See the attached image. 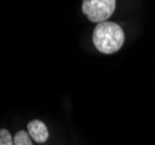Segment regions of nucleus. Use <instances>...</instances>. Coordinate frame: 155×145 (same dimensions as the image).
I'll return each mask as SVG.
<instances>
[{
	"label": "nucleus",
	"mask_w": 155,
	"mask_h": 145,
	"mask_svg": "<svg viewBox=\"0 0 155 145\" xmlns=\"http://www.w3.org/2000/svg\"><path fill=\"white\" fill-rule=\"evenodd\" d=\"M92 41L98 51L101 54L111 55L120 50L125 42V34L118 23L104 21L96 26Z\"/></svg>",
	"instance_id": "f257e3e1"
},
{
	"label": "nucleus",
	"mask_w": 155,
	"mask_h": 145,
	"mask_svg": "<svg viewBox=\"0 0 155 145\" xmlns=\"http://www.w3.org/2000/svg\"><path fill=\"white\" fill-rule=\"evenodd\" d=\"M116 0H83L82 12L91 22L101 23L114 13Z\"/></svg>",
	"instance_id": "f03ea898"
},
{
	"label": "nucleus",
	"mask_w": 155,
	"mask_h": 145,
	"mask_svg": "<svg viewBox=\"0 0 155 145\" xmlns=\"http://www.w3.org/2000/svg\"><path fill=\"white\" fill-rule=\"evenodd\" d=\"M27 128H28V134L31 139H34L38 143H45L49 137V132H48L46 124L40 120L31 121L28 123Z\"/></svg>",
	"instance_id": "7ed1b4c3"
},
{
	"label": "nucleus",
	"mask_w": 155,
	"mask_h": 145,
	"mask_svg": "<svg viewBox=\"0 0 155 145\" xmlns=\"http://www.w3.org/2000/svg\"><path fill=\"white\" fill-rule=\"evenodd\" d=\"M14 145H33L31 143V137L29 134L25 130L18 131L14 136Z\"/></svg>",
	"instance_id": "20e7f679"
},
{
	"label": "nucleus",
	"mask_w": 155,
	"mask_h": 145,
	"mask_svg": "<svg viewBox=\"0 0 155 145\" xmlns=\"http://www.w3.org/2000/svg\"><path fill=\"white\" fill-rule=\"evenodd\" d=\"M0 145H14V138L7 129H0Z\"/></svg>",
	"instance_id": "39448f33"
}]
</instances>
